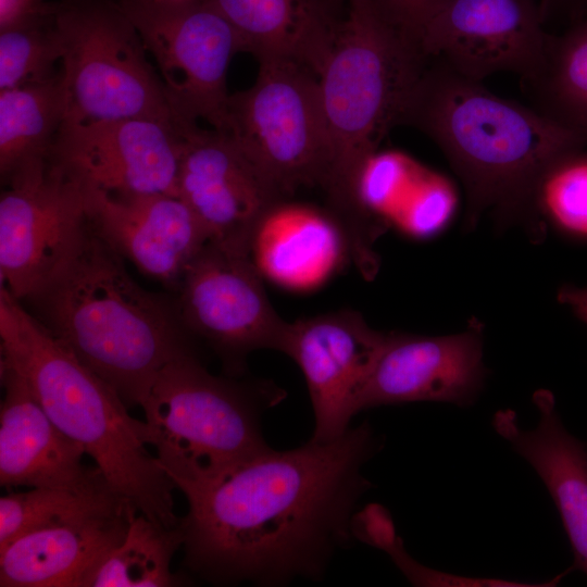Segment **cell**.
Wrapping results in <instances>:
<instances>
[{
    "label": "cell",
    "mask_w": 587,
    "mask_h": 587,
    "mask_svg": "<svg viewBox=\"0 0 587 587\" xmlns=\"http://www.w3.org/2000/svg\"><path fill=\"white\" fill-rule=\"evenodd\" d=\"M351 533L353 538L387 552L414 586L549 587L550 585V580L528 583L491 577L460 576L424 566L408 554L401 538L396 534L389 513L378 504H370L353 515Z\"/></svg>",
    "instance_id": "cell-29"
},
{
    "label": "cell",
    "mask_w": 587,
    "mask_h": 587,
    "mask_svg": "<svg viewBox=\"0 0 587 587\" xmlns=\"http://www.w3.org/2000/svg\"><path fill=\"white\" fill-rule=\"evenodd\" d=\"M545 0H444L416 34L427 58L483 80L499 72L524 79L541 66L550 36Z\"/></svg>",
    "instance_id": "cell-13"
},
{
    "label": "cell",
    "mask_w": 587,
    "mask_h": 587,
    "mask_svg": "<svg viewBox=\"0 0 587 587\" xmlns=\"http://www.w3.org/2000/svg\"><path fill=\"white\" fill-rule=\"evenodd\" d=\"M364 205L386 226L433 234L450 223L458 205L451 180L397 150L375 151L360 177Z\"/></svg>",
    "instance_id": "cell-22"
},
{
    "label": "cell",
    "mask_w": 587,
    "mask_h": 587,
    "mask_svg": "<svg viewBox=\"0 0 587 587\" xmlns=\"http://www.w3.org/2000/svg\"><path fill=\"white\" fill-rule=\"evenodd\" d=\"M484 325L447 336L389 333L358 403V412L379 405L430 401L472 407L483 391Z\"/></svg>",
    "instance_id": "cell-16"
},
{
    "label": "cell",
    "mask_w": 587,
    "mask_h": 587,
    "mask_svg": "<svg viewBox=\"0 0 587 587\" xmlns=\"http://www.w3.org/2000/svg\"><path fill=\"white\" fill-rule=\"evenodd\" d=\"M182 126L152 117L64 121L49 160L84 190L177 196Z\"/></svg>",
    "instance_id": "cell-12"
},
{
    "label": "cell",
    "mask_w": 587,
    "mask_h": 587,
    "mask_svg": "<svg viewBox=\"0 0 587 587\" xmlns=\"http://www.w3.org/2000/svg\"><path fill=\"white\" fill-rule=\"evenodd\" d=\"M317 75L328 162L321 188L328 218L357 265L372 263L383 223L360 197L366 160L403 121L428 59L373 0H348Z\"/></svg>",
    "instance_id": "cell-2"
},
{
    "label": "cell",
    "mask_w": 587,
    "mask_h": 587,
    "mask_svg": "<svg viewBox=\"0 0 587 587\" xmlns=\"http://www.w3.org/2000/svg\"><path fill=\"white\" fill-rule=\"evenodd\" d=\"M155 62L171 111L180 126L205 122L225 132L229 63L239 37L210 0H120Z\"/></svg>",
    "instance_id": "cell-9"
},
{
    "label": "cell",
    "mask_w": 587,
    "mask_h": 587,
    "mask_svg": "<svg viewBox=\"0 0 587 587\" xmlns=\"http://www.w3.org/2000/svg\"><path fill=\"white\" fill-rule=\"evenodd\" d=\"M184 329L207 341L232 374L260 349L285 352L291 323L271 304L250 252L208 241L174 289Z\"/></svg>",
    "instance_id": "cell-10"
},
{
    "label": "cell",
    "mask_w": 587,
    "mask_h": 587,
    "mask_svg": "<svg viewBox=\"0 0 587 587\" xmlns=\"http://www.w3.org/2000/svg\"><path fill=\"white\" fill-rule=\"evenodd\" d=\"M388 334L372 328L353 310L291 323L284 353L304 376L315 421L313 440L328 442L347 432Z\"/></svg>",
    "instance_id": "cell-15"
},
{
    "label": "cell",
    "mask_w": 587,
    "mask_h": 587,
    "mask_svg": "<svg viewBox=\"0 0 587 587\" xmlns=\"http://www.w3.org/2000/svg\"><path fill=\"white\" fill-rule=\"evenodd\" d=\"M134 507L110 485L76 491L30 488L0 498V549L16 537L48 526Z\"/></svg>",
    "instance_id": "cell-26"
},
{
    "label": "cell",
    "mask_w": 587,
    "mask_h": 587,
    "mask_svg": "<svg viewBox=\"0 0 587 587\" xmlns=\"http://www.w3.org/2000/svg\"><path fill=\"white\" fill-rule=\"evenodd\" d=\"M135 507L36 529L0 549L1 587H90Z\"/></svg>",
    "instance_id": "cell-19"
},
{
    "label": "cell",
    "mask_w": 587,
    "mask_h": 587,
    "mask_svg": "<svg viewBox=\"0 0 587 587\" xmlns=\"http://www.w3.org/2000/svg\"><path fill=\"white\" fill-rule=\"evenodd\" d=\"M210 1L236 30L242 51L259 61H294L319 75L336 27L320 0Z\"/></svg>",
    "instance_id": "cell-21"
},
{
    "label": "cell",
    "mask_w": 587,
    "mask_h": 587,
    "mask_svg": "<svg viewBox=\"0 0 587 587\" xmlns=\"http://www.w3.org/2000/svg\"><path fill=\"white\" fill-rule=\"evenodd\" d=\"M525 80L536 110L587 135V22L550 37L540 68Z\"/></svg>",
    "instance_id": "cell-25"
},
{
    "label": "cell",
    "mask_w": 587,
    "mask_h": 587,
    "mask_svg": "<svg viewBox=\"0 0 587 587\" xmlns=\"http://www.w3.org/2000/svg\"><path fill=\"white\" fill-rule=\"evenodd\" d=\"M539 420L534 429H523L516 413H495L492 427L536 471L549 491L571 542L573 569L587 576V446L563 425L551 391L533 395Z\"/></svg>",
    "instance_id": "cell-20"
},
{
    "label": "cell",
    "mask_w": 587,
    "mask_h": 587,
    "mask_svg": "<svg viewBox=\"0 0 587 587\" xmlns=\"http://www.w3.org/2000/svg\"><path fill=\"white\" fill-rule=\"evenodd\" d=\"M21 302L127 405H139L157 374L191 348L173 302L136 283L90 229L76 254Z\"/></svg>",
    "instance_id": "cell-4"
},
{
    "label": "cell",
    "mask_w": 587,
    "mask_h": 587,
    "mask_svg": "<svg viewBox=\"0 0 587 587\" xmlns=\"http://www.w3.org/2000/svg\"><path fill=\"white\" fill-rule=\"evenodd\" d=\"M164 1H192V0H164Z\"/></svg>",
    "instance_id": "cell-35"
},
{
    "label": "cell",
    "mask_w": 587,
    "mask_h": 587,
    "mask_svg": "<svg viewBox=\"0 0 587 587\" xmlns=\"http://www.w3.org/2000/svg\"><path fill=\"white\" fill-rule=\"evenodd\" d=\"M85 192L90 232L141 274L173 290L209 241L199 221L176 195Z\"/></svg>",
    "instance_id": "cell-17"
},
{
    "label": "cell",
    "mask_w": 587,
    "mask_h": 587,
    "mask_svg": "<svg viewBox=\"0 0 587 587\" xmlns=\"http://www.w3.org/2000/svg\"><path fill=\"white\" fill-rule=\"evenodd\" d=\"M177 196L210 241L251 253L259 229L284 193L225 132L182 127Z\"/></svg>",
    "instance_id": "cell-14"
},
{
    "label": "cell",
    "mask_w": 587,
    "mask_h": 587,
    "mask_svg": "<svg viewBox=\"0 0 587 587\" xmlns=\"http://www.w3.org/2000/svg\"><path fill=\"white\" fill-rule=\"evenodd\" d=\"M444 0H386L384 11L416 41V34L426 18Z\"/></svg>",
    "instance_id": "cell-30"
},
{
    "label": "cell",
    "mask_w": 587,
    "mask_h": 587,
    "mask_svg": "<svg viewBox=\"0 0 587 587\" xmlns=\"http://www.w3.org/2000/svg\"><path fill=\"white\" fill-rule=\"evenodd\" d=\"M587 446V445H586Z\"/></svg>",
    "instance_id": "cell-36"
},
{
    "label": "cell",
    "mask_w": 587,
    "mask_h": 587,
    "mask_svg": "<svg viewBox=\"0 0 587 587\" xmlns=\"http://www.w3.org/2000/svg\"><path fill=\"white\" fill-rule=\"evenodd\" d=\"M65 114L60 74L43 83L0 90V174L4 184L49 161Z\"/></svg>",
    "instance_id": "cell-23"
},
{
    "label": "cell",
    "mask_w": 587,
    "mask_h": 587,
    "mask_svg": "<svg viewBox=\"0 0 587 587\" xmlns=\"http://www.w3.org/2000/svg\"><path fill=\"white\" fill-rule=\"evenodd\" d=\"M180 526L166 527L137 512L123 540L95 573L90 587H168L183 580L171 572V561L183 547Z\"/></svg>",
    "instance_id": "cell-24"
},
{
    "label": "cell",
    "mask_w": 587,
    "mask_h": 587,
    "mask_svg": "<svg viewBox=\"0 0 587 587\" xmlns=\"http://www.w3.org/2000/svg\"><path fill=\"white\" fill-rule=\"evenodd\" d=\"M383 441L365 422L335 440L272 448L216 478L182 484L184 563L220 585L317 580L351 539L354 509L372 483L364 465Z\"/></svg>",
    "instance_id": "cell-1"
},
{
    "label": "cell",
    "mask_w": 587,
    "mask_h": 587,
    "mask_svg": "<svg viewBox=\"0 0 587 587\" xmlns=\"http://www.w3.org/2000/svg\"><path fill=\"white\" fill-rule=\"evenodd\" d=\"M552 1H553V0H545V2H546V10H547V12H548V10H549V8H550V5H551Z\"/></svg>",
    "instance_id": "cell-34"
},
{
    "label": "cell",
    "mask_w": 587,
    "mask_h": 587,
    "mask_svg": "<svg viewBox=\"0 0 587 587\" xmlns=\"http://www.w3.org/2000/svg\"><path fill=\"white\" fill-rule=\"evenodd\" d=\"M47 9L42 0H0V28L26 21Z\"/></svg>",
    "instance_id": "cell-31"
},
{
    "label": "cell",
    "mask_w": 587,
    "mask_h": 587,
    "mask_svg": "<svg viewBox=\"0 0 587 587\" xmlns=\"http://www.w3.org/2000/svg\"><path fill=\"white\" fill-rule=\"evenodd\" d=\"M373 1H375L384 10V5H385L386 0H373Z\"/></svg>",
    "instance_id": "cell-33"
},
{
    "label": "cell",
    "mask_w": 587,
    "mask_h": 587,
    "mask_svg": "<svg viewBox=\"0 0 587 587\" xmlns=\"http://www.w3.org/2000/svg\"><path fill=\"white\" fill-rule=\"evenodd\" d=\"M1 363L18 372L54 424L79 444L111 487L137 511L166 527L174 512L173 482L147 446L145 421L0 287Z\"/></svg>",
    "instance_id": "cell-5"
},
{
    "label": "cell",
    "mask_w": 587,
    "mask_h": 587,
    "mask_svg": "<svg viewBox=\"0 0 587 587\" xmlns=\"http://www.w3.org/2000/svg\"><path fill=\"white\" fill-rule=\"evenodd\" d=\"M557 299L577 319L587 324V288L563 285L558 290Z\"/></svg>",
    "instance_id": "cell-32"
},
{
    "label": "cell",
    "mask_w": 587,
    "mask_h": 587,
    "mask_svg": "<svg viewBox=\"0 0 587 587\" xmlns=\"http://www.w3.org/2000/svg\"><path fill=\"white\" fill-rule=\"evenodd\" d=\"M0 197V280L23 301L57 274L89 234L86 192L50 160Z\"/></svg>",
    "instance_id": "cell-11"
},
{
    "label": "cell",
    "mask_w": 587,
    "mask_h": 587,
    "mask_svg": "<svg viewBox=\"0 0 587 587\" xmlns=\"http://www.w3.org/2000/svg\"><path fill=\"white\" fill-rule=\"evenodd\" d=\"M402 122L429 136L461 179L467 229L488 212L502 227L523 225L534 240L544 234L532 210L537 178L555 158L587 142L586 134L495 95L437 59L422 74Z\"/></svg>",
    "instance_id": "cell-3"
},
{
    "label": "cell",
    "mask_w": 587,
    "mask_h": 587,
    "mask_svg": "<svg viewBox=\"0 0 587 587\" xmlns=\"http://www.w3.org/2000/svg\"><path fill=\"white\" fill-rule=\"evenodd\" d=\"M532 210L542 229L546 224L587 240V153L566 152L544 168L533 189Z\"/></svg>",
    "instance_id": "cell-27"
},
{
    "label": "cell",
    "mask_w": 587,
    "mask_h": 587,
    "mask_svg": "<svg viewBox=\"0 0 587 587\" xmlns=\"http://www.w3.org/2000/svg\"><path fill=\"white\" fill-rule=\"evenodd\" d=\"M284 397L274 384L211 374L189 348L157 374L139 405L149 445L176 488L216 478L268 449L261 416Z\"/></svg>",
    "instance_id": "cell-6"
},
{
    "label": "cell",
    "mask_w": 587,
    "mask_h": 587,
    "mask_svg": "<svg viewBox=\"0 0 587 587\" xmlns=\"http://www.w3.org/2000/svg\"><path fill=\"white\" fill-rule=\"evenodd\" d=\"M53 20L62 48L64 121L152 117L176 122L157 68L117 3L62 5L53 10Z\"/></svg>",
    "instance_id": "cell-7"
},
{
    "label": "cell",
    "mask_w": 587,
    "mask_h": 587,
    "mask_svg": "<svg viewBox=\"0 0 587 587\" xmlns=\"http://www.w3.org/2000/svg\"><path fill=\"white\" fill-rule=\"evenodd\" d=\"M61 59L53 10L0 28V90L54 78Z\"/></svg>",
    "instance_id": "cell-28"
},
{
    "label": "cell",
    "mask_w": 587,
    "mask_h": 587,
    "mask_svg": "<svg viewBox=\"0 0 587 587\" xmlns=\"http://www.w3.org/2000/svg\"><path fill=\"white\" fill-rule=\"evenodd\" d=\"M0 376L1 486L85 491L110 485L97 465L84 464V448L54 424L18 372L0 362Z\"/></svg>",
    "instance_id": "cell-18"
},
{
    "label": "cell",
    "mask_w": 587,
    "mask_h": 587,
    "mask_svg": "<svg viewBox=\"0 0 587 587\" xmlns=\"http://www.w3.org/2000/svg\"><path fill=\"white\" fill-rule=\"evenodd\" d=\"M259 62L253 85L229 97L225 133L285 197L321 187L328 141L317 74L294 61Z\"/></svg>",
    "instance_id": "cell-8"
}]
</instances>
